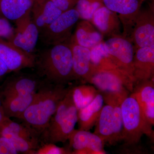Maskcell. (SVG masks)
Here are the masks:
<instances>
[{
	"instance_id": "6da1fadb",
	"label": "cell",
	"mask_w": 154,
	"mask_h": 154,
	"mask_svg": "<svg viewBox=\"0 0 154 154\" xmlns=\"http://www.w3.org/2000/svg\"><path fill=\"white\" fill-rule=\"evenodd\" d=\"M69 41L50 46L35 54L36 74L46 82L66 85L76 81Z\"/></svg>"
},
{
	"instance_id": "7a4b0ae2",
	"label": "cell",
	"mask_w": 154,
	"mask_h": 154,
	"mask_svg": "<svg viewBox=\"0 0 154 154\" xmlns=\"http://www.w3.org/2000/svg\"><path fill=\"white\" fill-rule=\"evenodd\" d=\"M70 88L45 81L20 120L41 135Z\"/></svg>"
},
{
	"instance_id": "3957f363",
	"label": "cell",
	"mask_w": 154,
	"mask_h": 154,
	"mask_svg": "<svg viewBox=\"0 0 154 154\" xmlns=\"http://www.w3.org/2000/svg\"><path fill=\"white\" fill-rule=\"evenodd\" d=\"M78 110L70 88L41 134L42 144L65 143L78 122Z\"/></svg>"
},
{
	"instance_id": "277c9868",
	"label": "cell",
	"mask_w": 154,
	"mask_h": 154,
	"mask_svg": "<svg viewBox=\"0 0 154 154\" xmlns=\"http://www.w3.org/2000/svg\"><path fill=\"white\" fill-rule=\"evenodd\" d=\"M123 122L122 140L126 146L138 143L143 134L152 136V125L144 113L140 105L133 94L128 96L121 105Z\"/></svg>"
},
{
	"instance_id": "5b68a950",
	"label": "cell",
	"mask_w": 154,
	"mask_h": 154,
	"mask_svg": "<svg viewBox=\"0 0 154 154\" xmlns=\"http://www.w3.org/2000/svg\"><path fill=\"white\" fill-rule=\"evenodd\" d=\"M104 98L123 101L130 92H133L134 79L119 69H102L96 71L91 80Z\"/></svg>"
},
{
	"instance_id": "8992f818",
	"label": "cell",
	"mask_w": 154,
	"mask_h": 154,
	"mask_svg": "<svg viewBox=\"0 0 154 154\" xmlns=\"http://www.w3.org/2000/svg\"><path fill=\"white\" fill-rule=\"evenodd\" d=\"M0 134L11 142L18 153L35 154L42 144L41 135L38 131L8 117L0 125Z\"/></svg>"
},
{
	"instance_id": "52a82bcc",
	"label": "cell",
	"mask_w": 154,
	"mask_h": 154,
	"mask_svg": "<svg viewBox=\"0 0 154 154\" xmlns=\"http://www.w3.org/2000/svg\"><path fill=\"white\" fill-rule=\"evenodd\" d=\"M121 104L103 106L96 122L94 133L99 136L105 143L115 144L122 140L123 122Z\"/></svg>"
},
{
	"instance_id": "ba28073f",
	"label": "cell",
	"mask_w": 154,
	"mask_h": 154,
	"mask_svg": "<svg viewBox=\"0 0 154 154\" xmlns=\"http://www.w3.org/2000/svg\"><path fill=\"white\" fill-rule=\"evenodd\" d=\"M79 19V13L74 8L62 12L40 33L42 41L49 46L68 42L74 26Z\"/></svg>"
},
{
	"instance_id": "9c48e42d",
	"label": "cell",
	"mask_w": 154,
	"mask_h": 154,
	"mask_svg": "<svg viewBox=\"0 0 154 154\" xmlns=\"http://www.w3.org/2000/svg\"><path fill=\"white\" fill-rule=\"evenodd\" d=\"M104 45L113 63L134 79L133 74L135 50L131 41L122 35L113 36L104 41Z\"/></svg>"
},
{
	"instance_id": "30bf717a",
	"label": "cell",
	"mask_w": 154,
	"mask_h": 154,
	"mask_svg": "<svg viewBox=\"0 0 154 154\" xmlns=\"http://www.w3.org/2000/svg\"><path fill=\"white\" fill-rule=\"evenodd\" d=\"M101 1L106 8L118 14L122 25V36L131 41L133 29L143 0Z\"/></svg>"
},
{
	"instance_id": "8fae6325",
	"label": "cell",
	"mask_w": 154,
	"mask_h": 154,
	"mask_svg": "<svg viewBox=\"0 0 154 154\" xmlns=\"http://www.w3.org/2000/svg\"><path fill=\"white\" fill-rule=\"evenodd\" d=\"M0 59L5 64L9 72H17L24 69L34 68L35 54L0 37Z\"/></svg>"
},
{
	"instance_id": "7c38bea8",
	"label": "cell",
	"mask_w": 154,
	"mask_h": 154,
	"mask_svg": "<svg viewBox=\"0 0 154 154\" xmlns=\"http://www.w3.org/2000/svg\"><path fill=\"white\" fill-rule=\"evenodd\" d=\"M131 40L135 51L140 48L154 45L153 7L140 9L135 22Z\"/></svg>"
},
{
	"instance_id": "4fadbf2b",
	"label": "cell",
	"mask_w": 154,
	"mask_h": 154,
	"mask_svg": "<svg viewBox=\"0 0 154 154\" xmlns=\"http://www.w3.org/2000/svg\"><path fill=\"white\" fill-rule=\"evenodd\" d=\"M15 22L16 28L11 42L27 52L33 53L40 33L32 20L31 11Z\"/></svg>"
},
{
	"instance_id": "5bb4252c",
	"label": "cell",
	"mask_w": 154,
	"mask_h": 154,
	"mask_svg": "<svg viewBox=\"0 0 154 154\" xmlns=\"http://www.w3.org/2000/svg\"><path fill=\"white\" fill-rule=\"evenodd\" d=\"M19 72L7 80L3 92L5 98L34 94L45 82L36 74L19 73Z\"/></svg>"
},
{
	"instance_id": "9a60e30c",
	"label": "cell",
	"mask_w": 154,
	"mask_h": 154,
	"mask_svg": "<svg viewBox=\"0 0 154 154\" xmlns=\"http://www.w3.org/2000/svg\"><path fill=\"white\" fill-rule=\"evenodd\" d=\"M71 49L73 68L76 81L91 83L95 74V68L91 58V49L77 44L71 37L69 41Z\"/></svg>"
},
{
	"instance_id": "2e32d148",
	"label": "cell",
	"mask_w": 154,
	"mask_h": 154,
	"mask_svg": "<svg viewBox=\"0 0 154 154\" xmlns=\"http://www.w3.org/2000/svg\"><path fill=\"white\" fill-rule=\"evenodd\" d=\"M73 154H104V143L99 136L89 131L75 130L69 137Z\"/></svg>"
},
{
	"instance_id": "e0dca14e",
	"label": "cell",
	"mask_w": 154,
	"mask_h": 154,
	"mask_svg": "<svg viewBox=\"0 0 154 154\" xmlns=\"http://www.w3.org/2000/svg\"><path fill=\"white\" fill-rule=\"evenodd\" d=\"M91 22L104 37L122 35V25L118 14L105 5L96 10Z\"/></svg>"
},
{
	"instance_id": "ac0fdd59",
	"label": "cell",
	"mask_w": 154,
	"mask_h": 154,
	"mask_svg": "<svg viewBox=\"0 0 154 154\" xmlns=\"http://www.w3.org/2000/svg\"><path fill=\"white\" fill-rule=\"evenodd\" d=\"M133 66L135 84L154 78V45L136 50Z\"/></svg>"
},
{
	"instance_id": "d6986e66",
	"label": "cell",
	"mask_w": 154,
	"mask_h": 154,
	"mask_svg": "<svg viewBox=\"0 0 154 154\" xmlns=\"http://www.w3.org/2000/svg\"><path fill=\"white\" fill-rule=\"evenodd\" d=\"M154 78L135 84L132 94L149 122L154 125Z\"/></svg>"
},
{
	"instance_id": "ffe728a7",
	"label": "cell",
	"mask_w": 154,
	"mask_h": 154,
	"mask_svg": "<svg viewBox=\"0 0 154 154\" xmlns=\"http://www.w3.org/2000/svg\"><path fill=\"white\" fill-rule=\"evenodd\" d=\"M62 13L51 0H43L33 4L31 17L39 33L51 24Z\"/></svg>"
},
{
	"instance_id": "44dd1931",
	"label": "cell",
	"mask_w": 154,
	"mask_h": 154,
	"mask_svg": "<svg viewBox=\"0 0 154 154\" xmlns=\"http://www.w3.org/2000/svg\"><path fill=\"white\" fill-rule=\"evenodd\" d=\"M71 38L77 44L90 49L104 41L103 35L90 21L85 20L77 24Z\"/></svg>"
},
{
	"instance_id": "7402d4cb",
	"label": "cell",
	"mask_w": 154,
	"mask_h": 154,
	"mask_svg": "<svg viewBox=\"0 0 154 154\" xmlns=\"http://www.w3.org/2000/svg\"><path fill=\"white\" fill-rule=\"evenodd\" d=\"M104 97L99 92L94 100L85 107L78 110L79 129L89 131L95 125L104 106Z\"/></svg>"
},
{
	"instance_id": "603a6c76",
	"label": "cell",
	"mask_w": 154,
	"mask_h": 154,
	"mask_svg": "<svg viewBox=\"0 0 154 154\" xmlns=\"http://www.w3.org/2000/svg\"><path fill=\"white\" fill-rule=\"evenodd\" d=\"M33 0H0V14L14 22L31 11Z\"/></svg>"
},
{
	"instance_id": "cb8c5ba5",
	"label": "cell",
	"mask_w": 154,
	"mask_h": 154,
	"mask_svg": "<svg viewBox=\"0 0 154 154\" xmlns=\"http://www.w3.org/2000/svg\"><path fill=\"white\" fill-rule=\"evenodd\" d=\"M34 94L5 98L3 108L5 115L8 118L14 117L21 119L24 112L31 104Z\"/></svg>"
},
{
	"instance_id": "d4e9b609",
	"label": "cell",
	"mask_w": 154,
	"mask_h": 154,
	"mask_svg": "<svg viewBox=\"0 0 154 154\" xmlns=\"http://www.w3.org/2000/svg\"><path fill=\"white\" fill-rule=\"evenodd\" d=\"M99 92L94 86L81 85L72 87L73 98L78 110L90 104Z\"/></svg>"
},
{
	"instance_id": "484cf974",
	"label": "cell",
	"mask_w": 154,
	"mask_h": 154,
	"mask_svg": "<svg viewBox=\"0 0 154 154\" xmlns=\"http://www.w3.org/2000/svg\"><path fill=\"white\" fill-rule=\"evenodd\" d=\"M104 5L101 0H77L74 8L79 13L80 19L91 22L96 10Z\"/></svg>"
},
{
	"instance_id": "4316f807",
	"label": "cell",
	"mask_w": 154,
	"mask_h": 154,
	"mask_svg": "<svg viewBox=\"0 0 154 154\" xmlns=\"http://www.w3.org/2000/svg\"><path fill=\"white\" fill-rule=\"evenodd\" d=\"M15 29L8 19L0 14V37L11 42L14 38Z\"/></svg>"
},
{
	"instance_id": "83f0119b",
	"label": "cell",
	"mask_w": 154,
	"mask_h": 154,
	"mask_svg": "<svg viewBox=\"0 0 154 154\" xmlns=\"http://www.w3.org/2000/svg\"><path fill=\"white\" fill-rule=\"evenodd\" d=\"M71 152L68 149L56 146L55 144L46 143L42 144L35 154H66Z\"/></svg>"
},
{
	"instance_id": "f1b7e54d",
	"label": "cell",
	"mask_w": 154,
	"mask_h": 154,
	"mask_svg": "<svg viewBox=\"0 0 154 154\" xmlns=\"http://www.w3.org/2000/svg\"><path fill=\"white\" fill-rule=\"evenodd\" d=\"M11 142L0 134V154H17Z\"/></svg>"
},
{
	"instance_id": "f546056e",
	"label": "cell",
	"mask_w": 154,
	"mask_h": 154,
	"mask_svg": "<svg viewBox=\"0 0 154 154\" xmlns=\"http://www.w3.org/2000/svg\"><path fill=\"white\" fill-rule=\"evenodd\" d=\"M60 10L65 12L73 8L77 0H51Z\"/></svg>"
},
{
	"instance_id": "4dcf8cb0",
	"label": "cell",
	"mask_w": 154,
	"mask_h": 154,
	"mask_svg": "<svg viewBox=\"0 0 154 154\" xmlns=\"http://www.w3.org/2000/svg\"><path fill=\"white\" fill-rule=\"evenodd\" d=\"M9 71L5 64L0 59V78L4 76L6 74L9 72Z\"/></svg>"
},
{
	"instance_id": "1f68e13d",
	"label": "cell",
	"mask_w": 154,
	"mask_h": 154,
	"mask_svg": "<svg viewBox=\"0 0 154 154\" xmlns=\"http://www.w3.org/2000/svg\"><path fill=\"white\" fill-rule=\"evenodd\" d=\"M6 118L7 116L5 115L3 108L0 109V125L3 123Z\"/></svg>"
},
{
	"instance_id": "d6a6232c",
	"label": "cell",
	"mask_w": 154,
	"mask_h": 154,
	"mask_svg": "<svg viewBox=\"0 0 154 154\" xmlns=\"http://www.w3.org/2000/svg\"><path fill=\"white\" fill-rule=\"evenodd\" d=\"M2 101H1V100H0V109H2Z\"/></svg>"
},
{
	"instance_id": "836d02e7",
	"label": "cell",
	"mask_w": 154,
	"mask_h": 154,
	"mask_svg": "<svg viewBox=\"0 0 154 154\" xmlns=\"http://www.w3.org/2000/svg\"><path fill=\"white\" fill-rule=\"evenodd\" d=\"M43 1V0H37V2H42V1Z\"/></svg>"
}]
</instances>
